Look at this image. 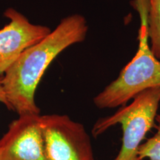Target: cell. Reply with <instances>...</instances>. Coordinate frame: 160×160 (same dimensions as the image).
Instances as JSON below:
<instances>
[{
    "label": "cell",
    "instance_id": "cell-1",
    "mask_svg": "<svg viewBox=\"0 0 160 160\" xmlns=\"http://www.w3.org/2000/svg\"><path fill=\"white\" fill-rule=\"evenodd\" d=\"M88 32L84 16L68 15L45 37L26 49L2 77L6 108L18 116L39 115L35 96L43 76L60 53L85 41Z\"/></svg>",
    "mask_w": 160,
    "mask_h": 160
},
{
    "label": "cell",
    "instance_id": "cell-2",
    "mask_svg": "<svg viewBox=\"0 0 160 160\" xmlns=\"http://www.w3.org/2000/svg\"><path fill=\"white\" fill-rule=\"evenodd\" d=\"M131 4L138 12L140 19L138 49L117 79L93 98V104L98 108L125 106L142 91L160 87V60L152 53L148 38V0H133Z\"/></svg>",
    "mask_w": 160,
    "mask_h": 160
},
{
    "label": "cell",
    "instance_id": "cell-3",
    "mask_svg": "<svg viewBox=\"0 0 160 160\" xmlns=\"http://www.w3.org/2000/svg\"><path fill=\"white\" fill-rule=\"evenodd\" d=\"M160 104V87L142 91L111 116L100 118L92 128V135L97 137L113 126L120 125L122 131V145L114 160H141L140 146L156 122Z\"/></svg>",
    "mask_w": 160,
    "mask_h": 160
},
{
    "label": "cell",
    "instance_id": "cell-4",
    "mask_svg": "<svg viewBox=\"0 0 160 160\" xmlns=\"http://www.w3.org/2000/svg\"><path fill=\"white\" fill-rule=\"evenodd\" d=\"M47 160H95L91 137L85 126L68 116H40Z\"/></svg>",
    "mask_w": 160,
    "mask_h": 160
},
{
    "label": "cell",
    "instance_id": "cell-5",
    "mask_svg": "<svg viewBox=\"0 0 160 160\" xmlns=\"http://www.w3.org/2000/svg\"><path fill=\"white\" fill-rule=\"evenodd\" d=\"M3 15L8 23L0 28V77L26 49L51 31L48 26L31 22L25 15L13 8L6 9Z\"/></svg>",
    "mask_w": 160,
    "mask_h": 160
},
{
    "label": "cell",
    "instance_id": "cell-6",
    "mask_svg": "<svg viewBox=\"0 0 160 160\" xmlns=\"http://www.w3.org/2000/svg\"><path fill=\"white\" fill-rule=\"evenodd\" d=\"M39 115L19 116L0 139V160H47Z\"/></svg>",
    "mask_w": 160,
    "mask_h": 160
},
{
    "label": "cell",
    "instance_id": "cell-7",
    "mask_svg": "<svg viewBox=\"0 0 160 160\" xmlns=\"http://www.w3.org/2000/svg\"><path fill=\"white\" fill-rule=\"evenodd\" d=\"M147 33L152 53L160 60V0H148Z\"/></svg>",
    "mask_w": 160,
    "mask_h": 160
},
{
    "label": "cell",
    "instance_id": "cell-8",
    "mask_svg": "<svg viewBox=\"0 0 160 160\" xmlns=\"http://www.w3.org/2000/svg\"><path fill=\"white\" fill-rule=\"evenodd\" d=\"M156 123L154 135L144 141L139 148V157L141 160H160V114L157 116Z\"/></svg>",
    "mask_w": 160,
    "mask_h": 160
},
{
    "label": "cell",
    "instance_id": "cell-9",
    "mask_svg": "<svg viewBox=\"0 0 160 160\" xmlns=\"http://www.w3.org/2000/svg\"><path fill=\"white\" fill-rule=\"evenodd\" d=\"M0 103L3 104L4 105H7V101H6V97H5V93L3 88V85H2V77H0Z\"/></svg>",
    "mask_w": 160,
    "mask_h": 160
}]
</instances>
